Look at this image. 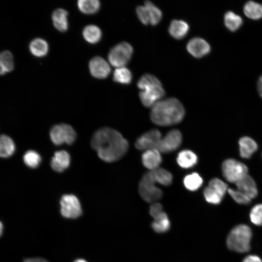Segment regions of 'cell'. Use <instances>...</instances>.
<instances>
[{
	"label": "cell",
	"mask_w": 262,
	"mask_h": 262,
	"mask_svg": "<svg viewBox=\"0 0 262 262\" xmlns=\"http://www.w3.org/2000/svg\"><path fill=\"white\" fill-rule=\"evenodd\" d=\"M91 145L98 157L106 162H113L121 158L127 152L129 144L127 140L117 131L103 128L93 135Z\"/></svg>",
	"instance_id": "obj_1"
},
{
	"label": "cell",
	"mask_w": 262,
	"mask_h": 262,
	"mask_svg": "<svg viewBox=\"0 0 262 262\" xmlns=\"http://www.w3.org/2000/svg\"><path fill=\"white\" fill-rule=\"evenodd\" d=\"M184 114L181 102L176 98H170L160 100L151 107L150 118L157 125L168 126L180 123Z\"/></svg>",
	"instance_id": "obj_2"
},
{
	"label": "cell",
	"mask_w": 262,
	"mask_h": 262,
	"mask_svg": "<svg viewBox=\"0 0 262 262\" xmlns=\"http://www.w3.org/2000/svg\"><path fill=\"white\" fill-rule=\"evenodd\" d=\"M137 86L141 89L139 92L141 101L147 107H152L165 94L160 81L151 74L142 75L138 81Z\"/></svg>",
	"instance_id": "obj_3"
},
{
	"label": "cell",
	"mask_w": 262,
	"mask_h": 262,
	"mask_svg": "<svg viewBox=\"0 0 262 262\" xmlns=\"http://www.w3.org/2000/svg\"><path fill=\"white\" fill-rule=\"evenodd\" d=\"M252 237L251 228L247 225L240 224L235 226L229 232L226 240L228 248L239 253L248 252L250 249Z\"/></svg>",
	"instance_id": "obj_4"
},
{
	"label": "cell",
	"mask_w": 262,
	"mask_h": 262,
	"mask_svg": "<svg viewBox=\"0 0 262 262\" xmlns=\"http://www.w3.org/2000/svg\"><path fill=\"white\" fill-rule=\"evenodd\" d=\"M156 183L150 171L142 178L139 184L138 191L141 197L145 201L153 203L162 198V191L156 186Z\"/></svg>",
	"instance_id": "obj_5"
},
{
	"label": "cell",
	"mask_w": 262,
	"mask_h": 262,
	"mask_svg": "<svg viewBox=\"0 0 262 262\" xmlns=\"http://www.w3.org/2000/svg\"><path fill=\"white\" fill-rule=\"evenodd\" d=\"M223 176L230 182L236 183L247 175V166L234 159H228L222 165Z\"/></svg>",
	"instance_id": "obj_6"
},
{
	"label": "cell",
	"mask_w": 262,
	"mask_h": 262,
	"mask_svg": "<svg viewBox=\"0 0 262 262\" xmlns=\"http://www.w3.org/2000/svg\"><path fill=\"white\" fill-rule=\"evenodd\" d=\"M133 53L132 46L128 42H122L114 47L110 51L108 59L112 66H125L130 61Z\"/></svg>",
	"instance_id": "obj_7"
},
{
	"label": "cell",
	"mask_w": 262,
	"mask_h": 262,
	"mask_svg": "<svg viewBox=\"0 0 262 262\" xmlns=\"http://www.w3.org/2000/svg\"><path fill=\"white\" fill-rule=\"evenodd\" d=\"M50 138L56 145L64 143L72 144L76 140V133L69 125L61 124L54 126L50 131Z\"/></svg>",
	"instance_id": "obj_8"
},
{
	"label": "cell",
	"mask_w": 262,
	"mask_h": 262,
	"mask_svg": "<svg viewBox=\"0 0 262 262\" xmlns=\"http://www.w3.org/2000/svg\"><path fill=\"white\" fill-rule=\"evenodd\" d=\"M60 205L61 213L66 218H76L82 213L80 201L73 195H64L61 199Z\"/></svg>",
	"instance_id": "obj_9"
},
{
	"label": "cell",
	"mask_w": 262,
	"mask_h": 262,
	"mask_svg": "<svg viewBox=\"0 0 262 262\" xmlns=\"http://www.w3.org/2000/svg\"><path fill=\"white\" fill-rule=\"evenodd\" d=\"M162 138V134L159 131L151 130L138 138L135 146L137 149L141 150H157Z\"/></svg>",
	"instance_id": "obj_10"
},
{
	"label": "cell",
	"mask_w": 262,
	"mask_h": 262,
	"mask_svg": "<svg viewBox=\"0 0 262 262\" xmlns=\"http://www.w3.org/2000/svg\"><path fill=\"white\" fill-rule=\"evenodd\" d=\"M182 136L178 130L169 131L164 137H162L157 150L160 153H169L177 149L180 145Z\"/></svg>",
	"instance_id": "obj_11"
},
{
	"label": "cell",
	"mask_w": 262,
	"mask_h": 262,
	"mask_svg": "<svg viewBox=\"0 0 262 262\" xmlns=\"http://www.w3.org/2000/svg\"><path fill=\"white\" fill-rule=\"evenodd\" d=\"M89 68L91 75L98 79L106 78L111 71V68L108 62L99 56L95 57L90 60Z\"/></svg>",
	"instance_id": "obj_12"
},
{
	"label": "cell",
	"mask_w": 262,
	"mask_h": 262,
	"mask_svg": "<svg viewBox=\"0 0 262 262\" xmlns=\"http://www.w3.org/2000/svg\"><path fill=\"white\" fill-rule=\"evenodd\" d=\"M186 48L189 52L195 57H201L209 53L211 47L204 39L196 37L187 43Z\"/></svg>",
	"instance_id": "obj_13"
},
{
	"label": "cell",
	"mask_w": 262,
	"mask_h": 262,
	"mask_svg": "<svg viewBox=\"0 0 262 262\" xmlns=\"http://www.w3.org/2000/svg\"><path fill=\"white\" fill-rule=\"evenodd\" d=\"M237 190L242 192L250 199L258 195V189L254 179L248 174L235 183Z\"/></svg>",
	"instance_id": "obj_14"
},
{
	"label": "cell",
	"mask_w": 262,
	"mask_h": 262,
	"mask_svg": "<svg viewBox=\"0 0 262 262\" xmlns=\"http://www.w3.org/2000/svg\"><path fill=\"white\" fill-rule=\"evenodd\" d=\"M142 160L144 166L149 171L155 170L161 163V153L155 149L146 150L142 154Z\"/></svg>",
	"instance_id": "obj_15"
},
{
	"label": "cell",
	"mask_w": 262,
	"mask_h": 262,
	"mask_svg": "<svg viewBox=\"0 0 262 262\" xmlns=\"http://www.w3.org/2000/svg\"><path fill=\"white\" fill-rule=\"evenodd\" d=\"M70 157L65 150H60L55 152L51 160V166L55 171L61 172L66 169L70 164Z\"/></svg>",
	"instance_id": "obj_16"
},
{
	"label": "cell",
	"mask_w": 262,
	"mask_h": 262,
	"mask_svg": "<svg viewBox=\"0 0 262 262\" xmlns=\"http://www.w3.org/2000/svg\"><path fill=\"white\" fill-rule=\"evenodd\" d=\"M240 155L241 157L248 159L258 149L257 143L248 136H244L239 140Z\"/></svg>",
	"instance_id": "obj_17"
},
{
	"label": "cell",
	"mask_w": 262,
	"mask_h": 262,
	"mask_svg": "<svg viewBox=\"0 0 262 262\" xmlns=\"http://www.w3.org/2000/svg\"><path fill=\"white\" fill-rule=\"evenodd\" d=\"M189 25L186 22L182 20L173 19L169 26V33L176 39L183 38L189 30Z\"/></svg>",
	"instance_id": "obj_18"
},
{
	"label": "cell",
	"mask_w": 262,
	"mask_h": 262,
	"mask_svg": "<svg viewBox=\"0 0 262 262\" xmlns=\"http://www.w3.org/2000/svg\"><path fill=\"white\" fill-rule=\"evenodd\" d=\"M68 13L65 10L59 8L52 13V19L55 28L59 31L65 32L68 28Z\"/></svg>",
	"instance_id": "obj_19"
},
{
	"label": "cell",
	"mask_w": 262,
	"mask_h": 262,
	"mask_svg": "<svg viewBox=\"0 0 262 262\" xmlns=\"http://www.w3.org/2000/svg\"><path fill=\"white\" fill-rule=\"evenodd\" d=\"M179 165L184 168L192 167L197 163V156L192 151L183 150L180 151L177 158Z\"/></svg>",
	"instance_id": "obj_20"
},
{
	"label": "cell",
	"mask_w": 262,
	"mask_h": 262,
	"mask_svg": "<svg viewBox=\"0 0 262 262\" xmlns=\"http://www.w3.org/2000/svg\"><path fill=\"white\" fill-rule=\"evenodd\" d=\"M153 219L154 220L151 223V227L156 232L164 233L169 230L170 223L165 212L163 211Z\"/></svg>",
	"instance_id": "obj_21"
},
{
	"label": "cell",
	"mask_w": 262,
	"mask_h": 262,
	"mask_svg": "<svg viewBox=\"0 0 262 262\" xmlns=\"http://www.w3.org/2000/svg\"><path fill=\"white\" fill-rule=\"evenodd\" d=\"M15 145L13 140L8 136H0V157L8 158L12 156L15 151Z\"/></svg>",
	"instance_id": "obj_22"
},
{
	"label": "cell",
	"mask_w": 262,
	"mask_h": 262,
	"mask_svg": "<svg viewBox=\"0 0 262 262\" xmlns=\"http://www.w3.org/2000/svg\"><path fill=\"white\" fill-rule=\"evenodd\" d=\"M244 12L248 18L258 20L262 18V4L253 1H247L244 6Z\"/></svg>",
	"instance_id": "obj_23"
},
{
	"label": "cell",
	"mask_w": 262,
	"mask_h": 262,
	"mask_svg": "<svg viewBox=\"0 0 262 262\" xmlns=\"http://www.w3.org/2000/svg\"><path fill=\"white\" fill-rule=\"evenodd\" d=\"M29 48L32 54L36 57H41L47 54L49 46L45 40L36 38L30 43Z\"/></svg>",
	"instance_id": "obj_24"
},
{
	"label": "cell",
	"mask_w": 262,
	"mask_h": 262,
	"mask_svg": "<svg viewBox=\"0 0 262 262\" xmlns=\"http://www.w3.org/2000/svg\"><path fill=\"white\" fill-rule=\"evenodd\" d=\"M224 23L230 31H237L242 25V17L232 11H228L224 15Z\"/></svg>",
	"instance_id": "obj_25"
},
{
	"label": "cell",
	"mask_w": 262,
	"mask_h": 262,
	"mask_svg": "<svg viewBox=\"0 0 262 262\" xmlns=\"http://www.w3.org/2000/svg\"><path fill=\"white\" fill-rule=\"evenodd\" d=\"M149 171L156 183L164 186H168L172 183V174L167 170L159 167Z\"/></svg>",
	"instance_id": "obj_26"
},
{
	"label": "cell",
	"mask_w": 262,
	"mask_h": 262,
	"mask_svg": "<svg viewBox=\"0 0 262 262\" xmlns=\"http://www.w3.org/2000/svg\"><path fill=\"white\" fill-rule=\"evenodd\" d=\"M82 35L87 42L91 44H95L98 43L100 39L101 32L97 26L89 25L84 28Z\"/></svg>",
	"instance_id": "obj_27"
},
{
	"label": "cell",
	"mask_w": 262,
	"mask_h": 262,
	"mask_svg": "<svg viewBox=\"0 0 262 262\" xmlns=\"http://www.w3.org/2000/svg\"><path fill=\"white\" fill-rule=\"evenodd\" d=\"M132 79L131 71L125 66L116 68L113 74V80L122 84H129Z\"/></svg>",
	"instance_id": "obj_28"
},
{
	"label": "cell",
	"mask_w": 262,
	"mask_h": 262,
	"mask_svg": "<svg viewBox=\"0 0 262 262\" xmlns=\"http://www.w3.org/2000/svg\"><path fill=\"white\" fill-rule=\"evenodd\" d=\"M77 4L79 10L86 14L95 13L100 7V2L98 0H79Z\"/></svg>",
	"instance_id": "obj_29"
},
{
	"label": "cell",
	"mask_w": 262,
	"mask_h": 262,
	"mask_svg": "<svg viewBox=\"0 0 262 262\" xmlns=\"http://www.w3.org/2000/svg\"><path fill=\"white\" fill-rule=\"evenodd\" d=\"M201 177L196 173H193L187 175L183 180L185 187L190 191H196L202 185Z\"/></svg>",
	"instance_id": "obj_30"
},
{
	"label": "cell",
	"mask_w": 262,
	"mask_h": 262,
	"mask_svg": "<svg viewBox=\"0 0 262 262\" xmlns=\"http://www.w3.org/2000/svg\"><path fill=\"white\" fill-rule=\"evenodd\" d=\"M203 194L207 202L213 205L219 204L224 197L218 191L209 186L204 189Z\"/></svg>",
	"instance_id": "obj_31"
},
{
	"label": "cell",
	"mask_w": 262,
	"mask_h": 262,
	"mask_svg": "<svg viewBox=\"0 0 262 262\" xmlns=\"http://www.w3.org/2000/svg\"><path fill=\"white\" fill-rule=\"evenodd\" d=\"M23 161L28 167L34 168L39 166L41 162V158L36 151L29 150L24 155Z\"/></svg>",
	"instance_id": "obj_32"
},
{
	"label": "cell",
	"mask_w": 262,
	"mask_h": 262,
	"mask_svg": "<svg viewBox=\"0 0 262 262\" xmlns=\"http://www.w3.org/2000/svg\"><path fill=\"white\" fill-rule=\"evenodd\" d=\"M0 64L6 72H9L14 69V59L12 54L8 50L0 53Z\"/></svg>",
	"instance_id": "obj_33"
},
{
	"label": "cell",
	"mask_w": 262,
	"mask_h": 262,
	"mask_svg": "<svg viewBox=\"0 0 262 262\" xmlns=\"http://www.w3.org/2000/svg\"><path fill=\"white\" fill-rule=\"evenodd\" d=\"M249 217L251 222L254 225H262V204H258L252 208Z\"/></svg>",
	"instance_id": "obj_34"
},
{
	"label": "cell",
	"mask_w": 262,
	"mask_h": 262,
	"mask_svg": "<svg viewBox=\"0 0 262 262\" xmlns=\"http://www.w3.org/2000/svg\"><path fill=\"white\" fill-rule=\"evenodd\" d=\"M145 4L148 7L150 11L151 21L150 24L153 25L158 24L162 18L161 10L149 0H146L145 2Z\"/></svg>",
	"instance_id": "obj_35"
},
{
	"label": "cell",
	"mask_w": 262,
	"mask_h": 262,
	"mask_svg": "<svg viewBox=\"0 0 262 262\" xmlns=\"http://www.w3.org/2000/svg\"><path fill=\"white\" fill-rule=\"evenodd\" d=\"M136 13L139 19L144 24L150 23L151 14L147 5H139L136 8Z\"/></svg>",
	"instance_id": "obj_36"
},
{
	"label": "cell",
	"mask_w": 262,
	"mask_h": 262,
	"mask_svg": "<svg viewBox=\"0 0 262 262\" xmlns=\"http://www.w3.org/2000/svg\"><path fill=\"white\" fill-rule=\"evenodd\" d=\"M228 193L233 199L240 204H248L251 199L238 190L229 189Z\"/></svg>",
	"instance_id": "obj_37"
},
{
	"label": "cell",
	"mask_w": 262,
	"mask_h": 262,
	"mask_svg": "<svg viewBox=\"0 0 262 262\" xmlns=\"http://www.w3.org/2000/svg\"><path fill=\"white\" fill-rule=\"evenodd\" d=\"M208 186L216 190L224 196L226 194L227 190H228L227 184L218 178L212 179L209 181Z\"/></svg>",
	"instance_id": "obj_38"
},
{
	"label": "cell",
	"mask_w": 262,
	"mask_h": 262,
	"mask_svg": "<svg viewBox=\"0 0 262 262\" xmlns=\"http://www.w3.org/2000/svg\"><path fill=\"white\" fill-rule=\"evenodd\" d=\"M163 212V206L159 203H153L149 208V214L153 218L157 216Z\"/></svg>",
	"instance_id": "obj_39"
},
{
	"label": "cell",
	"mask_w": 262,
	"mask_h": 262,
	"mask_svg": "<svg viewBox=\"0 0 262 262\" xmlns=\"http://www.w3.org/2000/svg\"><path fill=\"white\" fill-rule=\"evenodd\" d=\"M243 262H262V260L258 256L249 255L244 259Z\"/></svg>",
	"instance_id": "obj_40"
},
{
	"label": "cell",
	"mask_w": 262,
	"mask_h": 262,
	"mask_svg": "<svg viewBox=\"0 0 262 262\" xmlns=\"http://www.w3.org/2000/svg\"><path fill=\"white\" fill-rule=\"evenodd\" d=\"M23 262H48L46 260L40 258H28L25 259Z\"/></svg>",
	"instance_id": "obj_41"
},
{
	"label": "cell",
	"mask_w": 262,
	"mask_h": 262,
	"mask_svg": "<svg viewBox=\"0 0 262 262\" xmlns=\"http://www.w3.org/2000/svg\"><path fill=\"white\" fill-rule=\"evenodd\" d=\"M258 90L260 96L262 98V75L259 78L257 83Z\"/></svg>",
	"instance_id": "obj_42"
},
{
	"label": "cell",
	"mask_w": 262,
	"mask_h": 262,
	"mask_svg": "<svg viewBox=\"0 0 262 262\" xmlns=\"http://www.w3.org/2000/svg\"><path fill=\"white\" fill-rule=\"evenodd\" d=\"M6 72L5 70L0 64V75H2L4 74Z\"/></svg>",
	"instance_id": "obj_43"
},
{
	"label": "cell",
	"mask_w": 262,
	"mask_h": 262,
	"mask_svg": "<svg viewBox=\"0 0 262 262\" xmlns=\"http://www.w3.org/2000/svg\"><path fill=\"white\" fill-rule=\"evenodd\" d=\"M3 230V224L1 223V222L0 221V236H1V235L2 234Z\"/></svg>",
	"instance_id": "obj_44"
},
{
	"label": "cell",
	"mask_w": 262,
	"mask_h": 262,
	"mask_svg": "<svg viewBox=\"0 0 262 262\" xmlns=\"http://www.w3.org/2000/svg\"><path fill=\"white\" fill-rule=\"evenodd\" d=\"M74 262H87L85 260L83 259H78L76 260Z\"/></svg>",
	"instance_id": "obj_45"
}]
</instances>
